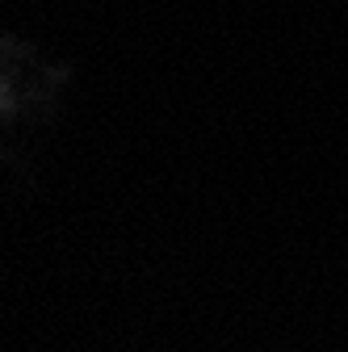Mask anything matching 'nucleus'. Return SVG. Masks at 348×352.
Wrapping results in <instances>:
<instances>
[{
    "label": "nucleus",
    "mask_w": 348,
    "mask_h": 352,
    "mask_svg": "<svg viewBox=\"0 0 348 352\" xmlns=\"http://www.w3.org/2000/svg\"><path fill=\"white\" fill-rule=\"evenodd\" d=\"M63 72H51L21 42H0V126L25 109H42L59 88Z\"/></svg>",
    "instance_id": "obj_1"
}]
</instances>
